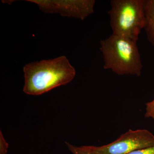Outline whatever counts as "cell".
<instances>
[{
  "label": "cell",
  "mask_w": 154,
  "mask_h": 154,
  "mask_svg": "<svg viewBox=\"0 0 154 154\" xmlns=\"http://www.w3.org/2000/svg\"><path fill=\"white\" fill-rule=\"evenodd\" d=\"M23 92L33 96L41 95L68 84L76 74L74 68L64 56L27 64L23 68Z\"/></svg>",
  "instance_id": "6da1fadb"
},
{
  "label": "cell",
  "mask_w": 154,
  "mask_h": 154,
  "mask_svg": "<svg viewBox=\"0 0 154 154\" xmlns=\"http://www.w3.org/2000/svg\"><path fill=\"white\" fill-rule=\"evenodd\" d=\"M100 44L104 69L119 75H140L143 65L137 42L112 34Z\"/></svg>",
  "instance_id": "7a4b0ae2"
},
{
  "label": "cell",
  "mask_w": 154,
  "mask_h": 154,
  "mask_svg": "<svg viewBox=\"0 0 154 154\" xmlns=\"http://www.w3.org/2000/svg\"><path fill=\"white\" fill-rule=\"evenodd\" d=\"M110 4L112 34L137 42L144 26L145 0H112Z\"/></svg>",
  "instance_id": "3957f363"
},
{
  "label": "cell",
  "mask_w": 154,
  "mask_h": 154,
  "mask_svg": "<svg viewBox=\"0 0 154 154\" xmlns=\"http://www.w3.org/2000/svg\"><path fill=\"white\" fill-rule=\"evenodd\" d=\"M154 146V135L147 130L138 129L129 130L116 140L106 145L82 146L90 154H128Z\"/></svg>",
  "instance_id": "277c9868"
},
{
  "label": "cell",
  "mask_w": 154,
  "mask_h": 154,
  "mask_svg": "<svg viewBox=\"0 0 154 154\" xmlns=\"http://www.w3.org/2000/svg\"><path fill=\"white\" fill-rule=\"evenodd\" d=\"M35 3L45 13L59 14L63 17L84 20L94 13V0L44 1L28 0Z\"/></svg>",
  "instance_id": "5b68a950"
},
{
  "label": "cell",
  "mask_w": 154,
  "mask_h": 154,
  "mask_svg": "<svg viewBox=\"0 0 154 154\" xmlns=\"http://www.w3.org/2000/svg\"><path fill=\"white\" fill-rule=\"evenodd\" d=\"M145 20L143 29L148 40L154 46V0H145Z\"/></svg>",
  "instance_id": "8992f818"
},
{
  "label": "cell",
  "mask_w": 154,
  "mask_h": 154,
  "mask_svg": "<svg viewBox=\"0 0 154 154\" xmlns=\"http://www.w3.org/2000/svg\"><path fill=\"white\" fill-rule=\"evenodd\" d=\"M66 143L68 148L69 150L71 152L72 154H90L85 149L83 148L82 146H76L67 142H66Z\"/></svg>",
  "instance_id": "52a82bcc"
},
{
  "label": "cell",
  "mask_w": 154,
  "mask_h": 154,
  "mask_svg": "<svg viewBox=\"0 0 154 154\" xmlns=\"http://www.w3.org/2000/svg\"><path fill=\"white\" fill-rule=\"evenodd\" d=\"M146 118H152L154 119V99L151 102L146 103Z\"/></svg>",
  "instance_id": "ba28073f"
},
{
  "label": "cell",
  "mask_w": 154,
  "mask_h": 154,
  "mask_svg": "<svg viewBox=\"0 0 154 154\" xmlns=\"http://www.w3.org/2000/svg\"><path fill=\"white\" fill-rule=\"evenodd\" d=\"M8 144L3 137L2 131L0 132V154H8Z\"/></svg>",
  "instance_id": "9c48e42d"
},
{
  "label": "cell",
  "mask_w": 154,
  "mask_h": 154,
  "mask_svg": "<svg viewBox=\"0 0 154 154\" xmlns=\"http://www.w3.org/2000/svg\"><path fill=\"white\" fill-rule=\"evenodd\" d=\"M128 154H154V146L137 150Z\"/></svg>",
  "instance_id": "30bf717a"
}]
</instances>
